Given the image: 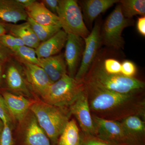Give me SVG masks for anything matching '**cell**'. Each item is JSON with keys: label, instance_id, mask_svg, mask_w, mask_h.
<instances>
[{"label": "cell", "instance_id": "obj_1", "mask_svg": "<svg viewBox=\"0 0 145 145\" xmlns=\"http://www.w3.org/2000/svg\"><path fill=\"white\" fill-rule=\"evenodd\" d=\"M84 84L92 115L119 121L137 115L145 120L144 91L119 93Z\"/></svg>", "mask_w": 145, "mask_h": 145}, {"label": "cell", "instance_id": "obj_2", "mask_svg": "<svg viewBox=\"0 0 145 145\" xmlns=\"http://www.w3.org/2000/svg\"><path fill=\"white\" fill-rule=\"evenodd\" d=\"M102 60L98 55L85 77L84 83L103 90L117 93H129L144 90V82L137 78L122 74L114 75L104 70Z\"/></svg>", "mask_w": 145, "mask_h": 145}, {"label": "cell", "instance_id": "obj_3", "mask_svg": "<svg viewBox=\"0 0 145 145\" xmlns=\"http://www.w3.org/2000/svg\"><path fill=\"white\" fill-rule=\"evenodd\" d=\"M29 110L52 145H57L58 139L71 116L69 108L54 106L44 101H36L33 102Z\"/></svg>", "mask_w": 145, "mask_h": 145}, {"label": "cell", "instance_id": "obj_4", "mask_svg": "<svg viewBox=\"0 0 145 145\" xmlns=\"http://www.w3.org/2000/svg\"><path fill=\"white\" fill-rule=\"evenodd\" d=\"M84 88L80 82L67 74L52 83L42 98L44 102L60 107H69L77 99Z\"/></svg>", "mask_w": 145, "mask_h": 145}, {"label": "cell", "instance_id": "obj_5", "mask_svg": "<svg viewBox=\"0 0 145 145\" xmlns=\"http://www.w3.org/2000/svg\"><path fill=\"white\" fill-rule=\"evenodd\" d=\"M57 16L59 18L61 28L67 34L77 35L83 39L90 34L77 1L59 0Z\"/></svg>", "mask_w": 145, "mask_h": 145}, {"label": "cell", "instance_id": "obj_6", "mask_svg": "<svg viewBox=\"0 0 145 145\" xmlns=\"http://www.w3.org/2000/svg\"><path fill=\"white\" fill-rule=\"evenodd\" d=\"M129 19L125 18L120 4L108 16L101 32V41L106 46L119 49L123 48L124 41L122 33L124 28L131 23Z\"/></svg>", "mask_w": 145, "mask_h": 145}, {"label": "cell", "instance_id": "obj_7", "mask_svg": "<svg viewBox=\"0 0 145 145\" xmlns=\"http://www.w3.org/2000/svg\"><path fill=\"white\" fill-rule=\"evenodd\" d=\"M92 117L97 137L117 144L135 145L121 122L102 119L93 115Z\"/></svg>", "mask_w": 145, "mask_h": 145}, {"label": "cell", "instance_id": "obj_8", "mask_svg": "<svg viewBox=\"0 0 145 145\" xmlns=\"http://www.w3.org/2000/svg\"><path fill=\"white\" fill-rule=\"evenodd\" d=\"M101 27L99 23H96L88 37L84 39L85 42L81 62L75 76V80L84 82L85 77L98 55L102 41Z\"/></svg>", "mask_w": 145, "mask_h": 145}, {"label": "cell", "instance_id": "obj_9", "mask_svg": "<svg viewBox=\"0 0 145 145\" xmlns=\"http://www.w3.org/2000/svg\"><path fill=\"white\" fill-rule=\"evenodd\" d=\"M69 110L71 115L75 116L77 119L82 133L96 136L95 128L85 87L75 102L69 107Z\"/></svg>", "mask_w": 145, "mask_h": 145}, {"label": "cell", "instance_id": "obj_10", "mask_svg": "<svg viewBox=\"0 0 145 145\" xmlns=\"http://www.w3.org/2000/svg\"><path fill=\"white\" fill-rule=\"evenodd\" d=\"M83 39L77 35L67 34L64 56L67 67L68 75L72 78H75L82 56L85 46Z\"/></svg>", "mask_w": 145, "mask_h": 145}, {"label": "cell", "instance_id": "obj_11", "mask_svg": "<svg viewBox=\"0 0 145 145\" xmlns=\"http://www.w3.org/2000/svg\"><path fill=\"white\" fill-rule=\"evenodd\" d=\"M22 64L27 84L35 93L42 98L53 83L41 67L24 62Z\"/></svg>", "mask_w": 145, "mask_h": 145}, {"label": "cell", "instance_id": "obj_12", "mask_svg": "<svg viewBox=\"0 0 145 145\" xmlns=\"http://www.w3.org/2000/svg\"><path fill=\"white\" fill-rule=\"evenodd\" d=\"M11 59L8 61V65L6 72L7 87L13 92L29 96V87L24 78L22 67L19 63L11 61Z\"/></svg>", "mask_w": 145, "mask_h": 145}, {"label": "cell", "instance_id": "obj_13", "mask_svg": "<svg viewBox=\"0 0 145 145\" xmlns=\"http://www.w3.org/2000/svg\"><path fill=\"white\" fill-rule=\"evenodd\" d=\"M3 99L11 118L22 121L25 118L33 102L22 95L8 92L3 93Z\"/></svg>", "mask_w": 145, "mask_h": 145}, {"label": "cell", "instance_id": "obj_14", "mask_svg": "<svg viewBox=\"0 0 145 145\" xmlns=\"http://www.w3.org/2000/svg\"><path fill=\"white\" fill-rule=\"evenodd\" d=\"M33 115L27 123L21 138V145H51L47 135Z\"/></svg>", "mask_w": 145, "mask_h": 145}, {"label": "cell", "instance_id": "obj_15", "mask_svg": "<svg viewBox=\"0 0 145 145\" xmlns=\"http://www.w3.org/2000/svg\"><path fill=\"white\" fill-rule=\"evenodd\" d=\"M67 34L61 29L46 41L40 43L36 49L38 59L47 58L59 54L65 46Z\"/></svg>", "mask_w": 145, "mask_h": 145}, {"label": "cell", "instance_id": "obj_16", "mask_svg": "<svg viewBox=\"0 0 145 145\" xmlns=\"http://www.w3.org/2000/svg\"><path fill=\"white\" fill-rule=\"evenodd\" d=\"M39 67L46 73L52 82H57L67 74V67L64 54H59L40 59Z\"/></svg>", "mask_w": 145, "mask_h": 145}, {"label": "cell", "instance_id": "obj_17", "mask_svg": "<svg viewBox=\"0 0 145 145\" xmlns=\"http://www.w3.org/2000/svg\"><path fill=\"white\" fill-rule=\"evenodd\" d=\"M27 18L25 8L16 0H0V19L3 22L16 24Z\"/></svg>", "mask_w": 145, "mask_h": 145}, {"label": "cell", "instance_id": "obj_18", "mask_svg": "<svg viewBox=\"0 0 145 145\" xmlns=\"http://www.w3.org/2000/svg\"><path fill=\"white\" fill-rule=\"evenodd\" d=\"M28 18L37 23L47 25L61 27L59 18L50 12L41 2H34L31 5L25 8Z\"/></svg>", "mask_w": 145, "mask_h": 145}, {"label": "cell", "instance_id": "obj_19", "mask_svg": "<svg viewBox=\"0 0 145 145\" xmlns=\"http://www.w3.org/2000/svg\"><path fill=\"white\" fill-rule=\"evenodd\" d=\"M120 122L135 145H145V120L132 115Z\"/></svg>", "mask_w": 145, "mask_h": 145}, {"label": "cell", "instance_id": "obj_20", "mask_svg": "<svg viewBox=\"0 0 145 145\" xmlns=\"http://www.w3.org/2000/svg\"><path fill=\"white\" fill-rule=\"evenodd\" d=\"M7 30L8 34L21 39L29 47L36 49L40 43L27 21L20 24H7Z\"/></svg>", "mask_w": 145, "mask_h": 145}, {"label": "cell", "instance_id": "obj_21", "mask_svg": "<svg viewBox=\"0 0 145 145\" xmlns=\"http://www.w3.org/2000/svg\"><path fill=\"white\" fill-rule=\"evenodd\" d=\"M119 2L117 0H86L82 1L81 5L87 22L91 24L100 14Z\"/></svg>", "mask_w": 145, "mask_h": 145}, {"label": "cell", "instance_id": "obj_22", "mask_svg": "<svg viewBox=\"0 0 145 145\" xmlns=\"http://www.w3.org/2000/svg\"><path fill=\"white\" fill-rule=\"evenodd\" d=\"M80 133L76 121L69 120L59 137L57 145H79Z\"/></svg>", "mask_w": 145, "mask_h": 145}, {"label": "cell", "instance_id": "obj_23", "mask_svg": "<svg viewBox=\"0 0 145 145\" xmlns=\"http://www.w3.org/2000/svg\"><path fill=\"white\" fill-rule=\"evenodd\" d=\"M119 2L125 18L130 19L137 15L145 16V0H121Z\"/></svg>", "mask_w": 145, "mask_h": 145}, {"label": "cell", "instance_id": "obj_24", "mask_svg": "<svg viewBox=\"0 0 145 145\" xmlns=\"http://www.w3.org/2000/svg\"><path fill=\"white\" fill-rule=\"evenodd\" d=\"M27 21L31 25L40 43L50 39L62 28L60 26L40 24L28 17Z\"/></svg>", "mask_w": 145, "mask_h": 145}, {"label": "cell", "instance_id": "obj_25", "mask_svg": "<svg viewBox=\"0 0 145 145\" xmlns=\"http://www.w3.org/2000/svg\"><path fill=\"white\" fill-rule=\"evenodd\" d=\"M14 56L19 62L28 63L38 66L40 65V60L36 55V49L26 46L19 47L13 52Z\"/></svg>", "mask_w": 145, "mask_h": 145}, {"label": "cell", "instance_id": "obj_26", "mask_svg": "<svg viewBox=\"0 0 145 145\" xmlns=\"http://www.w3.org/2000/svg\"><path fill=\"white\" fill-rule=\"evenodd\" d=\"M0 42L13 53L19 47L25 45L21 39L10 34H6L0 36Z\"/></svg>", "mask_w": 145, "mask_h": 145}, {"label": "cell", "instance_id": "obj_27", "mask_svg": "<svg viewBox=\"0 0 145 145\" xmlns=\"http://www.w3.org/2000/svg\"><path fill=\"white\" fill-rule=\"evenodd\" d=\"M79 145H121L103 140L94 135H85L80 131Z\"/></svg>", "mask_w": 145, "mask_h": 145}, {"label": "cell", "instance_id": "obj_28", "mask_svg": "<svg viewBox=\"0 0 145 145\" xmlns=\"http://www.w3.org/2000/svg\"><path fill=\"white\" fill-rule=\"evenodd\" d=\"M104 70L110 74H121V63L118 60L112 58H108L102 61Z\"/></svg>", "mask_w": 145, "mask_h": 145}, {"label": "cell", "instance_id": "obj_29", "mask_svg": "<svg viewBox=\"0 0 145 145\" xmlns=\"http://www.w3.org/2000/svg\"><path fill=\"white\" fill-rule=\"evenodd\" d=\"M0 145H15L9 123L4 124L3 128L0 134Z\"/></svg>", "mask_w": 145, "mask_h": 145}, {"label": "cell", "instance_id": "obj_30", "mask_svg": "<svg viewBox=\"0 0 145 145\" xmlns=\"http://www.w3.org/2000/svg\"><path fill=\"white\" fill-rule=\"evenodd\" d=\"M137 68L134 63L125 60L121 63V74L129 78H133L137 73Z\"/></svg>", "mask_w": 145, "mask_h": 145}, {"label": "cell", "instance_id": "obj_31", "mask_svg": "<svg viewBox=\"0 0 145 145\" xmlns=\"http://www.w3.org/2000/svg\"><path fill=\"white\" fill-rule=\"evenodd\" d=\"M0 119L4 124L10 123V117L3 97L0 96Z\"/></svg>", "mask_w": 145, "mask_h": 145}, {"label": "cell", "instance_id": "obj_32", "mask_svg": "<svg viewBox=\"0 0 145 145\" xmlns=\"http://www.w3.org/2000/svg\"><path fill=\"white\" fill-rule=\"evenodd\" d=\"M12 57L13 52L0 42V61H8L11 59Z\"/></svg>", "mask_w": 145, "mask_h": 145}, {"label": "cell", "instance_id": "obj_33", "mask_svg": "<svg viewBox=\"0 0 145 145\" xmlns=\"http://www.w3.org/2000/svg\"><path fill=\"white\" fill-rule=\"evenodd\" d=\"M41 2L48 10L57 16L59 0H43Z\"/></svg>", "mask_w": 145, "mask_h": 145}, {"label": "cell", "instance_id": "obj_34", "mask_svg": "<svg viewBox=\"0 0 145 145\" xmlns=\"http://www.w3.org/2000/svg\"><path fill=\"white\" fill-rule=\"evenodd\" d=\"M137 29L139 34L145 36V17L142 16L138 18L137 22Z\"/></svg>", "mask_w": 145, "mask_h": 145}, {"label": "cell", "instance_id": "obj_35", "mask_svg": "<svg viewBox=\"0 0 145 145\" xmlns=\"http://www.w3.org/2000/svg\"><path fill=\"white\" fill-rule=\"evenodd\" d=\"M16 1L25 8L31 5L36 1L35 0H16Z\"/></svg>", "mask_w": 145, "mask_h": 145}, {"label": "cell", "instance_id": "obj_36", "mask_svg": "<svg viewBox=\"0 0 145 145\" xmlns=\"http://www.w3.org/2000/svg\"><path fill=\"white\" fill-rule=\"evenodd\" d=\"M7 32V24L0 20V36Z\"/></svg>", "mask_w": 145, "mask_h": 145}, {"label": "cell", "instance_id": "obj_37", "mask_svg": "<svg viewBox=\"0 0 145 145\" xmlns=\"http://www.w3.org/2000/svg\"><path fill=\"white\" fill-rule=\"evenodd\" d=\"M7 62L0 61V85H1L2 83V81L3 72L4 66L5 64Z\"/></svg>", "mask_w": 145, "mask_h": 145}, {"label": "cell", "instance_id": "obj_38", "mask_svg": "<svg viewBox=\"0 0 145 145\" xmlns=\"http://www.w3.org/2000/svg\"><path fill=\"white\" fill-rule=\"evenodd\" d=\"M4 124L2 121L0 119V134L2 131L3 128Z\"/></svg>", "mask_w": 145, "mask_h": 145}]
</instances>
